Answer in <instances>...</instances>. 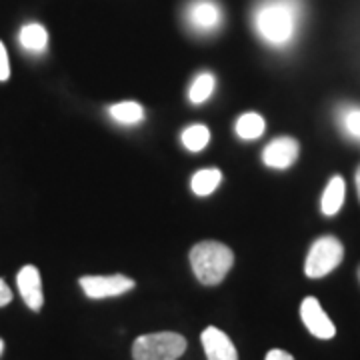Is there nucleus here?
Here are the masks:
<instances>
[{"label":"nucleus","instance_id":"f3484780","mask_svg":"<svg viewBox=\"0 0 360 360\" xmlns=\"http://www.w3.org/2000/svg\"><path fill=\"white\" fill-rule=\"evenodd\" d=\"M210 141V132L202 124H193L182 132V144L191 150V153H198L202 150Z\"/></svg>","mask_w":360,"mask_h":360},{"label":"nucleus","instance_id":"4468645a","mask_svg":"<svg viewBox=\"0 0 360 360\" xmlns=\"http://www.w3.org/2000/svg\"><path fill=\"white\" fill-rule=\"evenodd\" d=\"M220 180H222V174H220L219 168H205V170H198L194 174L191 186H193L194 194L208 196V194H212L219 188Z\"/></svg>","mask_w":360,"mask_h":360},{"label":"nucleus","instance_id":"9b49d317","mask_svg":"<svg viewBox=\"0 0 360 360\" xmlns=\"http://www.w3.org/2000/svg\"><path fill=\"white\" fill-rule=\"evenodd\" d=\"M345 194H347L345 180H342V176H335V179L328 182L326 191L322 194V212H324L326 217H335L336 212L340 210L342 202H345Z\"/></svg>","mask_w":360,"mask_h":360},{"label":"nucleus","instance_id":"5701e85b","mask_svg":"<svg viewBox=\"0 0 360 360\" xmlns=\"http://www.w3.org/2000/svg\"><path fill=\"white\" fill-rule=\"evenodd\" d=\"M2 350H4V342L0 340V354H2Z\"/></svg>","mask_w":360,"mask_h":360},{"label":"nucleus","instance_id":"412c9836","mask_svg":"<svg viewBox=\"0 0 360 360\" xmlns=\"http://www.w3.org/2000/svg\"><path fill=\"white\" fill-rule=\"evenodd\" d=\"M266 360H295V356L284 352L281 348H274V350H270L269 354H266Z\"/></svg>","mask_w":360,"mask_h":360},{"label":"nucleus","instance_id":"6ab92c4d","mask_svg":"<svg viewBox=\"0 0 360 360\" xmlns=\"http://www.w3.org/2000/svg\"><path fill=\"white\" fill-rule=\"evenodd\" d=\"M11 78V63H8V52L4 49V44L0 42V80H8Z\"/></svg>","mask_w":360,"mask_h":360},{"label":"nucleus","instance_id":"423d86ee","mask_svg":"<svg viewBox=\"0 0 360 360\" xmlns=\"http://www.w3.org/2000/svg\"><path fill=\"white\" fill-rule=\"evenodd\" d=\"M300 316L304 326L309 328V333L316 338L328 340L336 335V328L333 321L326 316V312L322 310L321 302L314 296H307L300 304Z\"/></svg>","mask_w":360,"mask_h":360},{"label":"nucleus","instance_id":"2eb2a0df","mask_svg":"<svg viewBox=\"0 0 360 360\" xmlns=\"http://www.w3.org/2000/svg\"><path fill=\"white\" fill-rule=\"evenodd\" d=\"M108 115L115 118L118 124H139L144 118V110L139 103H118L110 106Z\"/></svg>","mask_w":360,"mask_h":360},{"label":"nucleus","instance_id":"f257e3e1","mask_svg":"<svg viewBox=\"0 0 360 360\" xmlns=\"http://www.w3.org/2000/svg\"><path fill=\"white\" fill-rule=\"evenodd\" d=\"M296 0H266L255 13V26L264 42L272 46H286L292 42L298 28Z\"/></svg>","mask_w":360,"mask_h":360},{"label":"nucleus","instance_id":"39448f33","mask_svg":"<svg viewBox=\"0 0 360 360\" xmlns=\"http://www.w3.org/2000/svg\"><path fill=\"white\" fill-rule=\"evenodd\" d=\"M80 286L84 295L89 298H110V296H120L134 288V281L122 274H112V276H82Z\"/></svg>","mask_w":360,"mask_h":360},{"label":"nucleus","instance_id":"1a4fd4ad","mask_svg":"<svg viewBox=\"0 0 360 360\" xmlns=\"http://www.w3.org/2000/svg\"><path fill=\"white\" fill-rule=\"evenodd\" d=\"M18 290L22 295V300L30 310H40L44 304V296H42V281H40V272L32 264H26L20 269L16 276Z\"/></svg>","mask_w":360,"mask_h":360},{"label":"nucleus","instance_id":"20e7f679","mask_svg":"<svg viewBox=\"0 0 360 360\" xmlns=\"http://www.w3.org/2000/svg\"><path fill=\"white\" fill-rule=\"evenodd\" d=\"M342 257H345V248L338 238L321 236L314 245L310 246L309 257L304 262V272L309 278H322L342 262Z\"/></svg>","mask_w":360,"mask_h":360},{"label":"nucleus","instance_id":"dca6fc26","mask_svg":"<svg viewBox=\"0 0 360 360\" xmlns=\"http://www.w3.org/2000/svg\"><path fill=\"white\" fill-rule=\"evenodd\" d=\"M214 84L217 80L210 72H202L198 77L194 78V82L191 84V90H188V98L193 104H202L205 101L210 98V94L214 92Z\"/></svg>","mask_w":360,"mask_h":360},{"label":"nucleus","instance_id":"aec40b11","mask_svg":"<svg viewBox=\"0 0 360 360\" xmlns=\"http://www.w3.org/2000/svg\"><path fill=\"white\" fill-rule=\"evenodd\" d=\"M11 300H13V292H11V288H8V284L0 278V307H6Z\"/></svg>","mask_w":360,"mask_h":360},{"label":"nucleus","instance_id":"9d476101","mask_svg":"<svg viewBox=\"0 0 360 360\" xmlns=\"http://www.w3.org/2000/svg\"><path fill=\"white\" fill-rule=\"evenodd\" d=\"M200 338L208 360H238L232 340L217 326H208Z\"/></svg>","mask_w":360,"mask_h":360},{"label":"nucleus","instance_id":"f8f14e48","mask_svg":"<svg viewBox=\"0 0 360 360\" xmlns=\"http://www.w3.org/2000/svg\"><path fill=\"white\" fill-rule=\"evenodd\" d=\"M20 44L22 49L28 52H44L46 44H49V34H46V28L42 25H26L20 30Z\"/></svg>","mask_w":360,"mask_h":360},{"label":"nucleus","instance_id":"a211bd4d","mask_svg":"<svg viewBox=\"0 0 360 360\" xmlns=\"http://www.w3.org/2000/svg\"><path fill=\"white\" fill-rule=\"evenodd\" d=\"M340 124L352 139H360V108L348 106L340 112Z\"/></svg>","mask_w":360,"mask_h":360},{"label":"nucleus","instance_id":"4be33fe9","mask_svg":"<svg viewBox=\"0 0 360 360\" xmlns=\"http://www.w3.org/2000/svg\"><path fill=\"white\" fill-rule=\"evenodd\" d=\"M356 191H359V198H360V167L356 170Z\"/></svg>","mask_w":360,"mask_h":360},{"label":"nucleus","instance_id":"b1692460","mask_svg":"<svg viewBox=\"0 0 360 360\" xmlns=\"http://www.w3.org/2000/svg\"><path fill=\"white\" fill-rule=\"evenodd\" d=\"M359 281H360V266H359Z\"/></svg>","mask_w":360,"mask_h":360},{"label":"nucleus","instance_id":"6e6552de","mask_svg":"<svg viewBox=\"0 0 360 360\" xmlns=\"http://www.w3.org/2000/svg\"><path fill=\"white\" fill-rule=\"evenodd\" d=\"M296 158H298V142L290 136L274 139L262 153L264 165L270 168H278V170L292 167Z\"/></svg>","mask_w":360,"mask_h":360},{"label":"nucleus","instance_id":"f03ea898","mask_svg":"<svg viewBox=\"0 0 360 360\" xmlns=\"http://www.w3.org/2000/svg\"><path fill=\"white\" fill-rule=\"evenodd\" d=\"M232 264H234V255L231 248L214 240L198 243L191 250V266L194 276L206 286L222 283L224 276L231 272Z\"/></svg>","mask_w":360,"mask_h":360},{"label":"nucleus","instance_id":"ddd939ff","mask_svg":"<svg viewBox=\"0 0 360 360\" xmlns=\"http://www.w3.org/2000/svg\"><path fill=\"white\" fill-rule=\"evenodd\" d=\"M266 130V122L264 118L257 112H248L243 115L236 120V134L243 141H255L258 136H262V132Z\"/></svg>","mask_w":360,"mask_h":360},{"label":"nucleus","instance_id":"0eeeda50","mask_svg":"<svg viewBox=\"0 0 360 360\" xmlns=\"http://www.w3.org/2000/svg\"><path fill=\"white\" fill-rule=\"evenodd\" d=\"M186 18H188V25L193 26L196 32L208 34V32L219 28L222 14H220V6L217 2H212V0H196L194 4H191Z\"/></svg>","mask_w":360,"mask_h":360},{"label":"nucleus","instance_id":"7ed1b4c3","mask_svg":"<svg viewBox=\"0 0 360 360\" xmlns=\"http://www.w3.org/2000/svg\"><path fill=\"white\" fill-rule=\"evenodd\" d=\"M186 350V338L179 333L142 335L132 345L134 360H179Z\"/></svg>","mask_w":360,"mask_h":360}]
</instances>
